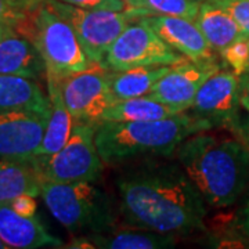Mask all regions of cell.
<instances>
[{"instance_id": "6da1fadb", "label": "cell", "mask_w": 249, "mask_h": 249, "mask_svg": "<svg viewBox=\"0 0 249 249\" xmlns=\"http://www.w3.org/2000/svg\"><path fill=\"white\" fill-rule=\"evenodd\" d=\"M124 220L134 229L186 235L205 229L206 202L178 162L139 160L116 178Z\"/></svg>"}, {"instance_id": "7a4b0ae2", "label": "cell", "mask_w": 249, "mask_h": 249, "mask_svg": "<svg viewBox=\"0 0 249 249\" xmlns=\"http://www.w3.org/2000/svg\"><path fill=\"white\" fill-rule=\"evenodd\" d=\"M176 158L211 206H230L249 186V155L237 139L199 132L178 145Z\"/></svg>"}, {"instance_id": "3957f363", "label": "cell", "mask_w": 249, "mask_h": 249, "mask_svg": "<svg viewBox=\"0 0 249 249\" xmlns=\"http://www.w3.org/2000/svg\"><path fill=\"white\" fill-rule=\"evenodd\" d=\"M212 126L191 112L147 121H103L96 129V145L104 165H121L145 158H168L193 134L209 132Z\"/></svg>"}, {"instance_id": "277c9868", "label": "cell", "mask_w": 249, "mask_h": 249, "mask_svg": "<svg viewBox=\"0 0 249 249\" xmlns=\"http://www.w3.org/2000/svg\"><path fill=\"white\" fill-rule=\"evenodd\" d=\"M40 196L57 222L73 234L108 232L115 226L111 196L90 181L42 180Z\"/></svg>"}, {"instance_id": "5b68a950", "label": "cell", "mask_w": 249, "mask_h": 249, "mask_svg": "<svg viewBox=\"0 0 249 249\" xmlns=\"http://www.w3.org/2000/svg\"><path fill=\"white\" fill-rule=\"evenodd\" d=\"M24 36L36 46L46 67V78L62 80L93 65L72 27L46 0L32 13Z\"/></svg>"}, {"instance_id": "8992f818", "label": "cell", "mask_w": 249, "mask_h": 249, "mask_svg": "<svg viewBox=\"0 0 249 249\" xmlns=\"http://www.w3.org/2000/svg\"><path fill=\"white\" fill-rule=\"evenodd\" d=\"M97 124L75 121L71 136L61 150L47 158L35 157L42 178L61 183L100 180L104 162L96 145Z\"/></svg>"}, {"instance_id": "52a82bcc", "label": "cell", "mask_w": 249, "mask_h": 249, "mask_svg": "<svg viewBox=\"0 0 249 249\" xmlns=\"http://www.w3.org/2000/svg\"><path fill=\"white\" fill-rule=\"evenodd\" d=\"M46 3L71 25L90 61L100 65L111 45L132 21L126 11L80 9L60 0Z\"/></svg>"}, {"instance_id": "ba28073f", "label": "cell", "mask_w": 249, "mask_h": 249, "mask_svg": "<svg viewBox=\"0 0 249 249\" xmlns=\"http://www.w3.org/2000/svg\"><path fill=\"white\" fill-rule=\"evenodd\" d=\"M187 61L184 55L162 40L142 21L129 24L111 45L103 67L109 71H126L140 67L178 65Z\"/></svg>"}, {"instance_id": "9c48e42d", "label": "cell", "mask_w": 249, "mask_h": 249, "mask_svg": "<svg viewBox=\"0 0 249 249\" xmlns=\"http://www.w3.org/2000/svg\"><path fill=\"white\" fill-rule=\"evenodd\" d=\"M62 100L73 121L100 124L116 100L109 85V70L93 64L60 80Z\"/></svg>"}, {"instance_id": "30bf717a", "label": "cell", "mask_w": 249, "mask_h": 249, "mask_svg": "<svg viewBox=\"0 0 249 249\" xmlns=\"http://www.w3.org/2000/svg\"><path fill=\"white\" fill-rule=\"evenodd\" d=\"M240 76L232 71H217L196 91L191 114L213 127L234 132L240 124Z\"/></svg>"}, {"instance_id": "8fae6325", "label": "cell", "mask_w": 249, "mask_h": 249, "mask_svg": "<svg viewBox=\"0 0 249 249\" xmlns=\"http://www.w3.org/2000/svg\"><path fill=\"white\" fill-rule=\"evenodd\" d=\"M220 70L222 67L216 58L204 61L187 60L173 65L170 71L163 75L145 96L186 112L193 106L196 91L202 83Z\"/></svg>"}, {"instance_id": "7c38bea8", "label": "cell", "mask_w": 249, "mask_h": 249, "mask_svg": "<svg viewBox=\"0 0 249 249\" xmlns=\"http://www.w3.org/2000/svg\"><path fill=\"white\" fill-rule=\"evenodd\" d=\"M49 115L35 111L0 112V160L34 157L43 139Z\"/></svg>"}, {"instance_id": "4fadbf2b", "label": "cell", "mask_w": 249, "mask_h": 249, "mask_svg": "<svg viewBox=\"0 0 249 249\" xmlns=\"http://www.w3.org/2000/svg\"><path fill=\"white\" fill-rule=\"evenodd\" d=\"M139 21L151 28L162 40L190 61L214 58L213 49L193 19L170 16H145L139 18Z\"/></svg>"}, {"instance_id": "5bb4252c", "label": "cell", "mask_w": 249, "mask_h": 249, "mask_svg": "<svg viewBox=\"0 0 249 249\" xmlns=\"http://www.w3.org/2000/svg\"><path fill=\"white\" fill-rule=\"evenodd\" d=\"M0 240L7 248H61L64 241L53 235L35 216H22L10 205L0 206Z\"/></svg>"}, {"instance_id": "9a60e30c", "label": "cell", "mask_w": 249, "mask_h": 249, "mask_svg": "<svg viewBox=\"0 0 249 249\" xmlns=\"http://www.w3.org/2000/svg\"><path fill=\"white\" fill-rule=\"evenodd\" d=\"M72 248L104 249H168L176 245V235L152 230H127L116 232L89 234L72 241Z\"/></svg>"}, {"instance_id": "2e32d148", "label": "cell", "mask_w": 249, "mask_h": 249, "mask_svg": "<svg viewBox=\"0 0 249 249\" xmlns=\"http://www.w3.org/2000/svg\"><path fill=\"white\" fill-rule=\"evenodd\" d=\"M42 180L35 157L0 160V206L22 196H40Z\"/></svg>"}, {"instance_id": "e0dca14e", "label": "cell", "mask_w": 249, "mask_h": 249, "mask_svg": "<svg viewBox=\"0 0 249 249\" xmlns=\"http://www.w3.org/2000/svg\"><path fill=\"white\" fill-rule=\"evenodd\" d=\"M0 73L39 80L46 78L45 61L36 46L17 32L0 40Z\"/></svg>"}, {"instance_id": "ac0fdd59", "label": "cell", "mask_w": 249, "mask_h": 249, "mask_svg": "<svg viewBox=\"0 0 249 249\" xmlns=\"http://www.w3.org/2000/svg\"><path fill=\"white\" fill-rule=\"evenodd\" d=\"M46 85H47V96L50 98L52 109L47 119L42 142L34 155L43 158L52 157L58 150H61L65 142H68L75 124L71 112L64 104L60 82L53 78H46Z\"/></svg>"}, {"instance_id": "d6986e66", "label": "cell", "mask_w": 249, "mask_h": 249, "mask_svg": "<svg viewBox=\"0 0 249 249\" xmlns=\"http://www.w3.org/2000/svg\"><path fill=\"white\" fill-rule=\"evenodd\" d=\"M50 98L37 80L0 73V112L35 111L50 114Z\"/></svg>"}, {"instance_id": "ffe728a7", "label": "cell", "mask_w": 249, "mask_h": 249, "mask_svg": "<svg viewBox=\"0 0 249 249\" xmlns=\"http://www.w3.org/2000/svg\"><path fill=\"white\" fill-rule=\"evenodd\" d=\"M196 24L201 29L206 42L216 52H222L227 46L244 39L234 18L212 0H205L201 3Z\"/></svg>"}, {"instance_id": "44dd1931", "label": "cell", "mask_w": 249, "mask_h": 249, "mask_svg": "<svg viewBox=\"0 0 249 249\" xmlns=\"http://www.w3.org/2000/svg\"><path fill=\"white\" fill-rule=\"evenodd\" d=\"M178 108L160 103L150 96L115 101L103 116V121L112 122H147L181 114ZM101 121V122H103Z\"/></svg>"}, {"instance_id": "7402d4cb", "label": "cell", "mask_w": 249, "mask_h": 249, "mask_svg": "<svg viewBox=\"0 0 249 249\" xmlns=\"http://www.w3.org/2000/svg\"><path fill=\"white\" fill-rule=\"evenodd\" d=\"M173 65L140 67L126 71H109V85L116 101L142 97L150 93L152 86L170 71Z\"/></svg>"}, {"instance_id": "603a6c76", "label": "cell", "mask_w": 249, "mask_h": 249, "mask_svg": "<svg viewBox=\"0 0 249 249\" xmlns=\"http://www.w3.org/2000/svg\"><path fill=\"white\" fill-rule=\"evenodd\" d=\"M201 3L196 0H140L136 9L124 10L130 19L145 16H170L196 21Z\"/></svg>"}, {"instance_id": "cb8c5ba5", "label": "cell", "mask_w": 249, "mask_h": 249, "mask_svg": "<svg viewBox=\"0 0 249 249\" xmlns=\"http://www.w3.org/2000/svg\"><path fill=\"white\" fill-rule=\"evenodd\" d=\"M45 0H0V24L10 25L22 35L31 16Z\"/></svg>"}, {"instance_id": "d4e9b609", "label": "cell", "mask_w": 249, "mask_h": 249, "mask_svg": "<svg viewBox=\"0 0 249 249\" xmlns=\"http://www.w3.org/2000/svg\"><path fill=\"white\" fill-rule=\"evenodd\" d=\"M223 61L231 71L241 76L249 71V39H240L220 52Z\"/></svg>"}, {"instance_id": "484cf974", "label": "cell", "mask_w": 249, "mask_h": 249, "mask_svg": "<svg viewBox=\"0 0 249 249\" xmlns=\"http://www.w3.org/2000/svg\"><path fill=\"white\" fill-rule=\"evenodd\" d=\"M222 6L237 22L244 39H249V0H219Z\"/></svg>"}, {"instance_id": "4316f807", "label": "cell", "mask_w": 249, "mask_h": 249, "mask_svg": "<svg viewBox=\"0 0 249 249\" xmlns=\"http://www.w3.org/2000/svg\"><path fill=\"white\" fill-rule=\"evenodd\" d=\"M80 9L88 10H111V11H124L126 7L124 0H60Z\"/></svg>"}, {"instance_id": "83f0119b", "label": "cell", "mask_w": 249, "mask_h": 249, "mask_svg": "<svg viewBox=\"0 0 249 249\" xmlns=\"http://www.w3.org/2000/svg\"><path fill=\"white\" fill-rule=\"evenodd\" d=\"M10 206L18 212L19 214H22V216H35L36 214V201H35V196H22L17 198V199H14Z\"/></svg>"}, {"instance_id": "f1b7e54d", "label": "cell", "mask_w": 249, "mask_h": 249, "mask_svg": "<svg viewBox=\"0 0 249 249\" xmlns=\"http://www.w3.org/2000/svg\"><path fill=\"white\" fill-rule=\"evenodd\" d=\"M235 226L241 235L249 241V196L247 198L245 204L241 206L240 212L237 214Z\"/></svg>"}, {"instance_id": "f546056e", "label": "cell", "mask_w": 249, "mask_h": 249, "mask_svg": "<svg viewBox=\"0 0 249 249\" xmlns=\"http://www.w3.org/2000/svg\"><path fill=\"white\" fill-rule=\"evenodd\" d=\"M234 137L244 145L245 151L249 155V114L245 118H241L240 124L237 126V129L232 132Z\"/></svg>"}, {"instance_id": "4dcf8cb0", "label": "cell", "mask_w": 249, "mask_h": 249, "mask_svg": "<svg viewBox=\"0 0 249 249\" xmlns=\"http://www.w3.org/2000/svg\"><path fill=\"white\" fill-rule=\"evenodd\" d=\"M240 104L249 114V71L240 76Z\"/></svg>"}, {"instance_id": "1f68e13d", "label": "cell", "mask_w": 249, "mask_h": 249, "mask_svg": "<svg viewBox=\"0 0 249 249\" xmlns=\"http://www.w3.org/2000/svg\"><path fill=\"white\" fill-rule=\"evenodd\" d=\"M14 34H17V31H16L14 28L10 27V25L0 24V40H1V39H4V37H7V36L10 35H14Z\"/></svg>"}, {"instance_id": "d6a6232c", "label": "cell", "mask_w": 249, "mask_h": 249, "mask_svg": "<svg viewBox=\"0 0 249 249\" xmlns=\"http://www.w3.org/2000/svg\"><path fill=\"white\" fill-rule=\"evenodd\" d=\"M139 1H140V0H124V3L127 4L129 9H136L137 4H139Z\"/></svg>"}, {"instance_id": "836d02e7", "label": "cell", "mask_w": 249, "mask_h": 249, "mask_svg": "<svg viewBox=\"0 0 249 249\" xmlns=\"http://www.w3.org/2000/svg\"><path fill=\"white\" fill-rule=\"evenodd\" d=\"M4 248H7V247H6V245L3 244V241L0 240V249H4Z\"/></svg>"}, {"instance_id": "e575fe53", "label": "cell", "mask_w": 249, "mask_h": 249, "mask_svg": "<svg viewBox=\"0 0 249 249\" xmlns=\"http://www.w3.org/2000/svg\"><path fill=\"white\" fill-rule=\"evenodd\" d=\"M196 1H199V3H201V1H205V0H196Z\"/></svg>"}, {"instance_id": "d590c367", "label": "cell", "mask_w": 249, "mask_h": 249, "mask_svg": "<svg viewBox=\"0 0 249 249\" xmlns=\"http://www.w3.org/2000/svg\"><path fill=\"white\" fill-rule=\"evenodd\" d=\"M212 1H219V0H212Z\"/></svg>"}]
</instances>
